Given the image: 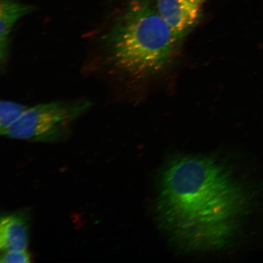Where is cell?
<instances>
[{"label": "cell", "instance_id": "cell-1", "mask_svg": "<svg viewBox=\"0 0 263 263\" xmlns=\"http://www.w3.org/2000/svg\"><path fill=\"white\" fill-rule=\"evenodd\" d=\"M241 196L234 177L218 161L182 157L163 174L157 213L171 237L184 248L219 249L234 232Z\"/></svg>", "mask_w": 263, "mask_h": 263}, {"label": "cell", "instance_id": "cell-2", "mask_svg": "<svg viewBox=\"0 0 263 263\" xmlns=\"http://www.w3.org/2000/svg\"><path fill=\"white\" fill-rule=\"evenodd\" d=\"M104 42L110 64L137 78L162 71L179 43L150 0H133Z\"/></svg>", "mask_w": 263, "mask_h": 263}, {"label": "cell", "instance_id": "cell-3", "mask_svg": "<svg viewBox=\"0 0 263 263\" xmlns=\"http://www.w3.org/2000/svg\"><path fill=\"white\" fill-rule=\"evenodd\" d=\"M91 106V102L83 98L35 105L1 134L12 139L59 141L67 137L72 124Z\"/></svg>", "mask_w": 263, "mask_h": 263}, {"label": "cell", "instance_id": "cell-4", "mask_svg": "<svg viewBox=\"0 0 263 263\" xmlns=\"http://www.w3.org/2000/svg\"><path fill=\"white\" fill-rule=\"evenodd\" d=\"M156 8L180 42L188 34L200 16V5L190 0H157Z\"/></svg>", "mask_w": 263, "mask_h": 263}, {"label": "cell", "instance_id": "cell-5", "mask_svg": "<svg viewBox=\"0 0 263 263\" xmlns=\"http://www.w3.org/2000/svg\"><path fill=\"white\" fill-rule=\"evenodd\" d=\"M34 6L16 0L0 1V60L2 65L9 58L10 37L16 23L34 11Z\"/></svg>", "mask_w": 263, "mask_h": 263}, {"label": "cell", "instance_id": "cell-6", "mask_svg": "<svg viewBox=\"0 0 263 263\" xmlns=\"http://www.w3.org/2000/svg\"><path fill=\"white\" fill-rule=\"evenodd\" d=\"M29 243L28 228L20 215H8L0 222V248L3 252L26 251Z\"/></svg>", "mask_w": 263, "mask_h": 263}, {"label": "cell", "instance_id": "cell-7", "mask_svg": "<svg viewBox=\"0 0 263 263\" xmlns=\"http://www.w3.org/2000/svg\"><path fill=\"white\" fill-rule=\"evenodd\" d=\"M29 107L12 101H2L0 103V132L8 129L21 118Z\"/></svg>", "mask_w": 263, "mask_h": 263}, {"label": "cell", "instance_id": "cell-8", "mask_svg": "<svg viewBox=\"0 0 263 263\" xmlns=\"http://www.w3.org/2000/svg\"><path fill=\"white\" fill-rule=\"evenodd\" d=\"M31 258L28 252L24 251L4 252L1 256L2 263L30 262Z\"/></svg>", "mask_w": 263, "mask_h": 263}, {"label": "cell", "instance_id": "cell-9", "mask_svg": "<svg viewBox=\"0 0 263 263\" xmlns=\"http://www.w3.org/2000/svg\"><path fill=\"white\" fill-rule=\"evenodd\" d=\"M190 1L200 5L202 3L205 2L206 0H190Z\"/></svg>", "mask_w": 263, "mask_h": 263}]
</instances>
